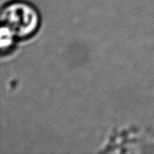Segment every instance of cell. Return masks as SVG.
Segmentation results:
<instances>
[{
	"mask_svg": "<svg viewBox=\"0 0 154 154\" xmlns=\"http://www.w3.org/2000/svg\"><path fill=\"white\" fill-rule=\"evenodd\" d=\"M1 21L17 39H26L33 35L39 25L40 16L37 10L29 3L13 1L2 8Z\"/></svg>",
	"mask_w": 154,
	"mask_h": 154,
	"instance_id": "obj_1",
	"label": "cell"
}]
</instances>
